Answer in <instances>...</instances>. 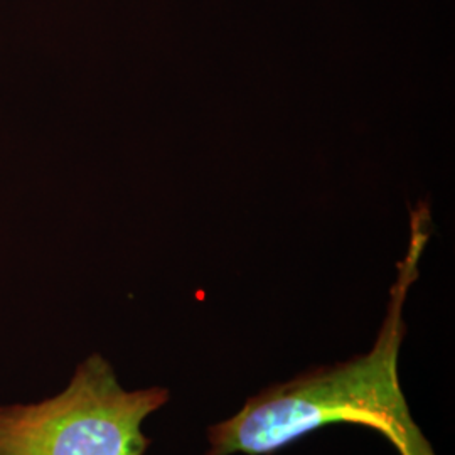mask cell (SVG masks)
Wrapping results in <instances>:
<instances>
[{
    "label": "cell",
    "instance_id": "cell-2",
    "mask_svg": "<svg viewBox=\"0 0 455 455\" xmlns=\"http://www.w3.org/2000/svg\"><path fill=\"white\" fill-rule=\"evenodd\" d=\"M165 388L127 391L101 356L78 364L68 388L31 405L0 407V455H144L148 415Z\"/></svg>",
    "mask_w": 455,
    "mask_h": 455
},
{
    "label": "cell",
    "instance_id": "cell-1",
    "mask_svg": "<svg viewBox=\"0 0 455 455\" xmlns=\"http://www.w3.org/2000/svg\"><path fill=\"white\" fill-rule=\"evenodd\" d=\"M415 276L400 270L388 319L368 355L297 376L250 398L208 430L206 455H268L331 423L373 428L400 455H435L415 423L398 378L402 304Z\"/></svg>",
    "mask_w": 455,
    "mask_h": 455
}]
</instances>
